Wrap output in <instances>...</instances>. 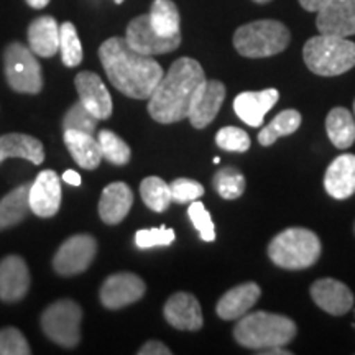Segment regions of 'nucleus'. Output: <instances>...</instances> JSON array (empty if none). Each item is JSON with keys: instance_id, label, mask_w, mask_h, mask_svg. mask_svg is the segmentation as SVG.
I'll use <instances>...</instances> for the list:
<instances>
[{"instance_id": "nucleus-1", "label": "nucleus", "mask_w": 355, "mask_h": 355, "mask_svg": "<svg viewBox=\"0 0 355 355\" xmlns=\"http://www.w3.org/2000/svg\"><path fill=\"white\" fill-rule=\"evenodd\" d=\"M99 58L112 86L130 99H148L165 74L157 60L135 51L121 37L102 43Z\"/></svg>"}, {"instance_id": "nucleus-18", "label": "nucleus", "mask_w": 355, "mask_h": 355, "mask_svg": "<svg viewBox=\"0 0 355 355\" xmlns=\"http://www.w3.org/2000/svg\"><path fill=\"white\" fill-rule=\"evenodd\" d=\"M163 313L166 321L180 331H199L204 324L201 304L191 293L180 291L170 296Z\"/></svg>"}, {"instance_id": "nucleus-19", "label": "nucleus", "mask_w": 355, "mask_h": 355, "mask_svg": "<svg viewBox=\"0 0 355 355\" xmlns=\"http://www.w3.org/2000/svg\"><path fill=\"white\" fill-rule=\"evenodd\" d=\"M279 99L277 89L270 87L259 92H241L234 99V110L242 122L250 127H260L265 115L272 110Z\"/></svg>"}, {"instance_id": "nucleus-23", "label": "nucleus", "mask_w": 355, "mask_h": 355, "mask_svg": "<svg viewBox=\"0 0 355 355\" xmlns=\"http://www.w3.org/2000/svg\"><path fill=\"white\" fill-rule=\"evenodd\" d=\"M28 46L42 58H51L60 51V25L53 17H38L30 24Z\"/></svg>"}, {"instance_id": "nucleus-24", "label": "nucleus", "mask_w": 355, "mask_h": 355, "mask_svg": "<svg viewBox=\"0 0 355 355\" xmlns=\"http://www.w3.org/2000/svg\"><path fill=\"white\" fill-rule=\"evenodd\" d=\"M6 158H25L33 165H42L44 159L43 144L25 133H7L0 137V163Z\"/></svg>"}, {"instance_id": "nucleus-25", "label": "nucleus", "mask_w": 355, "mask_h": 355, "mask_svg": "<svg viewBox=\"0 0 355 355\" xmlns=\"http://www.w3.org/2000/svg\"><path fill=\"white\" fill-rule=\"evenodd\" d=\"M64 144L71 157L84 170H96L101 165V146L94 135L79 130H64Z\"/></svg>"}, {"instance_id": "nucleus-6", "label": "nucleus", "mask_w": 355, "mask_h": 355, "mask_svg": "<svg viewBox=\"0 0 355 355\" xmlns=\"http://www.w3.org/2000/svg\"><path fill=\"white\" fill-rule=\"evenodd\" d=\"M290 38L282 21L257 20L235 30L234 46L245 58H268L285 51Z\"/></svg>"}, {"instance_id": "nucleus-38", "label": "nucleus", "mask_w": 355, "mask_h": 355, "mask_svg": "<svg viewBox=\"0 0 355 355\" xmlns=\"http://www.w3.org/2000/svg\"><path fill=\"white\" fill-rule=\"evenodd\" d=\"M28 343L25 336L15 327H6L0 331V355H30Z\"/></svg>"}, {"instance_id": "nucleus-28", "label": "nucleus", "mask_w": 355, "mask_h": 355, "mask_svg": "<svg viewBox=\"0 0 355 355\" xmlns=\"http://www.w3.org/2000/svg\"><path fill=\"white\" fill-rule=\"evenodd\" d=\"M150 24L159 37L173 38L181 35V19L173 0H153L150 8Z\"/></svg>"}, {"instance_id": "nucleus-44", "label": "nucleus", "mask_w": 355, "mask_h": 355, "mask_svg": "<svg viewBox=\"0 0 355 355\" xmlns=\"http://www.w3.org/2000/svg\"><path fill=\"white\" fill-rule=\"evenodd\" d=\"M50 2H51V0H26V3H28L30 7L38 8V10H40V8L46 7Z\"/></svg>"}, {"instance_id": "nucleus-15", "label": "nucleus", "mask_w": 355, "mask_h": 355, "mask_svg": "<svg viewBox=\"0 0 355 355\" xmlns=\"http://www.w3.org/2000/svg\"><path fill=\"white\" fill-rule=\"evenodd\" d=\"M225 99V86L220 81H207L199 87V91L191 102L189 122L194 128H204L214 121Z\"/></svg>"}, {"instance_id": "nucleus-2", "label": "nucleus", "mask_w": 355, "mask_h": 355, "mask_svg": "<svg viewBox=\"0 0 355 355\" xmlns=\"http://www.w3.org/2000/svg\"><path fill=\"white\" fill-rule=\"evenodd\" d=\"M204 83L206 74L196 60H176L148 97V112L153 121L175 123L188 119L191 102Z\"/></svg>"}, {"instance_id": "nucleus-46", "label": "nucleus", "mask_w": 355, "mask_h": 355, "mask_svg": "<svg viewBox=\"0 0 355 355\" xmlns=\"http://www.w3.org/2000/svg\"><path fill=\"white\" fill-rule=\"evenodd\" d=\"M114 2H115V3H122L123 0H114Z\"/></svg>"}, {"instance_id": "nucleus-7", "label": "nucleus", "mask_w": 355, "mask_h": 355, "mask_svg": "<svg viewBox=\"0 0 355 355\" xmlns=\"http://www.w3.org/2000/svg\"><path fill=\"white\" fill-rule=\"evenodd\" d=\"M8 86L21 94H38L43 89L42 66L30 46L13 42L3 53Z\"/></svg>"}, {"instance_id": "nucleus-14", "label": "nucleus", "mask_w": 355, "mask_h": 355, "mask_svg": "<svg viewBox=\"0 0 355 355\" xmlns=\"http://www.w3.org/2000/svg\"><path fill=\"white\" fill-rule=\"evenodd\" d=\"M30 209L38 217H53L61 206V178L53 170H44L35 178L28 194Z\"/></svg>"}, {"instance_id": "nucleus-17", "label": "nucleus", "mask_w": 355, "mask_h": 355, "mask_svg": "<svg viewBox=\"0 0 355 355\" xmlns=\"http://www.w3.org/2000/svg\"><path fill=\"white\" fill-rule=\"evenodd\" d=\"M30 288V272L19 255H8L0 261V300L17 303L24 300Z\"/></svg>"}, {"instance_id": "nucleus-39", "label": "nucleus", "mask_w": 355, "mask_h": 355, "mask_svg": "<svg viewBox=\"0 0 355 355\" xmlns=\"http://www.w3.org/2000/svg\"><path fill=\"white\" fill-rule=\"evenodd\" d=\"M171 199L175 202L184 204L198 201L204 194V186L198 181L189 180V178H178L170 184Z\"/></svg>"}, {"instance_id": "nucleus-34", "label": "nucleus", "mask_w": 355, "mask_h": 355, "mask_svg": "<svg viewBox=\"0 0 355 355\" xmlns=\"http://www.w3.org/2000/svg\"><path fill=\"white\" fill-rule=\"evenodd\" d=\"M63 128L64 130H79L94 135L97 128V119L89 112V110L84 107L83 102L79 101L68 110V114L64 115Z\"/></svg>"}, {"instance_id": "nucleus-12", "label": "nucleus", "mask_w": 355, "mask_h": 355, "mask_svg": "<svg viewBox=\"0 0 355 355\" xmlns=\"http://www.w3.org/2000/svg\"><path fill=\"white\" fill-rule=\"evenodd\" d=\"M74 84H76L79 101L97 121H105L112 115V97L99 74L91 73V71H81L74 79Z\"/></svg>"}, {"instance_id": "nucleus-3", "label": "nucleus", "mask_w": 355, "mask_h": 355, "mask_svg": "<svg viewBox=\"0 0 355 355\" xmlns=\"http://www.w3.org/2000/svg\"><path fill=\"white\" fill-rule=\"evenodd\" d=\"M296 332L298 327L293 319L266 311L247 313L234 327L235 340L242 347L255 350L283 347L295 339Z\"/></svg>"}, {"instance_id": "nucleus-42", "label": "nucleus", "mask_w": 355, "mask_h": 355, "mask_svg": "<svg viewBox=\"0 0 355 355\" xmlns=\"http://www.w3.org/2000/svg\"><path fill=\"white\" fill-rule=\"evenodd\" d=\"M61 180H64V183H68L71 186L81 184V176H79V173L74 171V170L64 171V175H63V178H61Z\"/></svg>"}, {"instance_id": "nucleus-41", "label": "nucleus", "mask_w": 355, "mask_h": 355, "mask_svg": "<svg viewBox=\"0 0 355 355\" xmlns=\"http://www.w3.org/2000/svg\"><path fill=\"white\" fill-rule=\"evenodd\" d=\"M327 0H300L301 7L304 8V10L308 12H319L321 8L324 7V3H326Z\"/></svg>"}, {"instance_id": "nucleus-21", "label": "nucleus", "mask_w": 355, "mask_h": 355, "mask_svg": "<svg viewBox=\"0 0 355 355\" xmlns=\"http://www.w3.org/2000/svg\"><path fill=\"white\" fill-rule=\"evenodd\" d=\"M324 188L334 199H347L355 193V155L344 153L327 166Z\"/></svg>"}, {"instance_id": "nucleus-31", "label": "nucleus", "mask_w": 355, "mask_h": 355, "mask_svg": "<svg viewBox=\"0 0 355 355\" xmlns=\"http://www.w3.org/2000/svg\"><path fill=\"white\" fill-rule=\"evenodd\" d=\"M212 184H214V189L220 198L227 199V201H234V199L242 196L247 183L241 171L235 170L232 166H227L216 173Z\"/></svg>"}, {"instance_id": "nucleus-45", "label": "nucleus", "mask_w": 355, "mask_h": 355, "mask_svg": "<svg viewBox=\"0 0 355 355\" xmlns=\"http://www.w3.org/2000/svg\"><path fill=\"white\" fill-rule=\"evenodd\" d=\"M254 2H257V3H266V2H270V0H254Z\"/></svg>"}, {"instance_id": "nucleus-16", "label": "nucleus", "mask_w": 355, "mask_h": 355, "mask_svg": "<svg viewBox=\"0 0 355 355\" xmlns=\"http://www.w3.org/2000/svg\"><path fill=\"white\" fill-rule=\"evenodd\" d=\"M311 298L332 316H343L354 306V295L347 285L334 278H322L311 286Z\"/></svg>"}, {"instance_id": "nucleus-8", "label": "nucleus", "mask_w": 355, "mask_h": 355, "mask_svg": "<svg viewBox=\"0 0 355 355\" xmlns=\"http://www.w3.org/2000/svg\"><path fill=\"white\" fill-rule=\"evenodd\" d=\"M83 311L73 300H60L42 314V329L61 347H76L81 340Z\"/></svg>"}, {"instance_id": "nucleus-29", "label": "nucleus", "mask_w": 355, "mask_h": 355, "mask_svg": "<svg viewBox=\"0 0 355 355\" xmlns=\"http://www.w3.org/2000/svg\"><path fill=\"white\" fill-rule=\"evenodd\" d=\"M301 125V114L295 109L282 110L263 130L259 133V141L261 146H270L282 137L291 135L298 130Z\"/></svg>"}, {"instance_id": "nucleus-20", "label": "nucleus", "mask_w": 355, "mask_h": 355, "mask_svg": "<svg viewBox=\"0 0 355 355\" xmlns=\"http://www.w3.org/2000/svg\"><path fill=\"white\" fill-rule=\"evenodd\" d=\"M260 296L261 290L257 283H242V285L229 290L219 300V303L216 306L217 316L224 319V321H237L254 308Z\"/></svg>"}, {"instance_id": "nucleus-33", "label": "nucleus", "mask_w": 355, "mask_h": 355, "mask_svg": "<svg viewBox=\"0 0 355 355\" xmlns=\"http://www.w3.org/2000/svg\"><path fill=\"white\" fill-rule=\"evenodd\" d=\"M60 51L61 60L68 68H76L83 61V46L79 42L78 30L71 21L60 26Z\"/></svg>"}, {"instance_id": "nucleus-37", "label": "nucleus", "mask_w": 355, "mask_h": 355, "mask_svg": "<svg viewBox=\"0 0 355 355\" xmlns=\"http://www.w3.org/2000/svg\"><path fill=\"white\" fill-rule=\"evenodd\" d=\"M188 216L193 225L196 227L199 232V237L204 242H214L216 241V227L214 222H212V217L209 212L206 211L202 202L199 201H193V204L189 206L188 209Z\"/></svg>"}, {"instance_id": "nucleus-43", "label": "nucleus", "mask_w": 355, "mask_h": 355, "mask_svg": "<svg viewBox=\"0 0 355 355\" xmlns=\"http://www.w3.org/2000/svg\"><path fill=\"white\" fill-rule=\"evenodd\" d=\"M259 354H263V355H288L291 352H290V350H285L282 347H272V349H261V350H259Z\"/></svg>"}, {"instance_id": "nucleus-47", "label": "nucleus", "mask_w": 355, "mask_h": 355, "mask_svg": "<svg viewBox=\"0 0 355 355\" xmlns=\"http://www.w3.org/2000/svg\"><path fill=\"white\" fill-rule=\"evenodd\" d=\"M354 112H355V101H354Z\"/></svg>"}, {"instance_id": "nucleus-27", "label": "nucleus", "mask_w": 355, "mask_h": 355, "mask_svg": "<svg viewBox=\"0 0 355 355\" xmlns=\"http://www.w3.org/2000/svg\"><path fill=\"white\" fill-rule=\"evenodd\" d=\"M326 132L337 148H350L355 141L354 115L344 107H334L326 117Z\"/></svg>"}, {"instance_id": "nucleus-4", "label": "nucleus", "mask_w": 355, "mask_h": 355, "mask_svg": "<svg viewBox=\"0 0 355 355\" xmlns=\"http://www.w3.org/2000/svg\"><path fill=\"white\" fill-rule=\"evenodd\" d=\"M303 56L306 66L318 76H339L355 66V43L321 33L306 42Z\"/></svg>"}, {"instance_id": "nucleus-40", "label": "nucleus", "mask_w": 355, "mask_h": 355, "mask_svg": "<svg viewBox=\"0 0 355 355\" xmlns=\"http://www.w3.org/2000/svg\"><path fill=\"white\" fill-rule=\"evenodd\" d=\"M140 355H171V349L159 340H148L144 347L139 350Z\"/></svg>"}, {"instance_id": "nucleus-10", "label": "nucleus", "mask_w": 355, "mask_h": 355, "mask_svg": "<svg viewBox=\"0 0 355 355\" xmlns=\"http://www.w3.org/2000/svg\"><path fill=\"white\" fill-rule=\"evenodd\" d=\"M125 40L133 50L146 56H157L165 55V53H171L181 44V35L180 37L173 38L159 37V35L153 30L152 24H150L148 15L135 17V19L128 24Z\"/></svg>"}, {"instance_id": "nucleus-48", "label": "nucleus", "mask_w": 355, "mask_h": 355, "mask_svg": "<svg viewBox=\"0 0 355 355\" xmlns=\"http://www.w3.org/2000/svg\"><path fill=\"white\" fill-rule=\"evenodd\" d=\"M354 230H355V225H354Z\"/></svg>"}, {"instance_id": "nucleus-30", "label": "nucleus", "mask_w": 355, "mask_h": 355, "mask_svg": "<svg viewBox=\"0 0 355 355\" xmlns=\"http://www.w3.org/2000/svg\"><path fill=\"white\" fill-rule=\"evenodd\" d=\"M140 196L155 212H165L173 201L170 184L158 176H148L141 181Z\"/></svg>"}, {"instance_id": "nucleus-13", "label": "nucleus", "mask_w": 355, "mask_h": 355, "mask_svg": "<svg viewBox=\"0 0 355 355\" xmlns=\"http://www.w3.org/2000/svg\"><path fill=\"white\" fill-rule=\"evenodd\" d=\"M318 30L324 35H355V0H327L316 17Z\"/></svg>"}, {"instance_id": "nucleus-5", "label": "nucleus", "mask_w": 355, "mask_h": 355, "mask_svg": "<svg viewBox=\"0 0 355 355\" xmlns=\"http://www.w3.org/2000/svg\"><path fill=\"white\" fill-rule=\"evenodd\" d=\"M268 257L275 265L285 270H304L321 257V241L313 230L290 227L272 239Z\"/></svg>"}, {"instance_id": "nucleus-9", "label": "nucleus", "mask_w": 355, "mask_h": 355, "mask_svg": "<svg viewBox=\"0 0 355 355\" xmlns=\"http://www.w3.org/2000/svg\"><path fill=\"white\" fill-rule=\"evenodd\" d=\"M96 254L97 242L92 235H73L58 248L55 259H53V266H55L56 273L63 275V277H74V275L86 272L94 261Z\"/></svg>"}, {"instance_id": "nucleus-36", "label": "nucleus", "mask_w": 355, "mask_h": 355, "mask_svg": "<svg viewBox=\"0 0 355 355\" xmlns=\"http://www.w3.org/2000/svg\"><path fill=\"white\" fill-rule=\"evenodd\" d=\"M175 230L168 229L165 225L155 229H140L135 234V243L139 248H153V247H168L175 242Z\"/></svg>"}, {"instance_id": "nucleus-26", "label": "nucleus", "mask_w": 355, "mask_h": 355, "mask_svg": "<svg viewBox=\"0 0 355 355\" xmlns=\"http://www.w3.org/2000/svg\"><path fill=\"white\" fill-rule=\"evenodd\" d=\"M32 183H25L15 188L0 201V230H6L20 224L28 216L30 201L28 194Z\"/></svg>"}, {"instance_id": "nucleus-35", "label": "nucleus", "mask_w": 355, "mask_h": 355, "mask_svg": "<svg viewBox=\"0 0 355 355\" xmlns=\"http://www.w3.org/2000/svg\"><path fill=\"white\" fill-rule=\"evenodd\" d=\"M216 144L225 152L243 153L250 148V137L239 127H224L217 132Z\"/></svg>"}, {"instance_id": "nucleus-32", "label": "nucleus", "mask_w": 355, "mask_h": 355, "mask_svg": "<svg viewBox=\"0 0 355 355\" xmlns=\"http://www.w3.org/2000/svg\"><path fill=\"white\" fill-rule=\"evenodd\" d=\"M97 141H99L102 158L107 159L109 163L123 166L130 162V146H128L117 133L110 130H101L99 137H97Z\"/></svg>"}, {"instance_id": "nucleus-22", "label": "nucleus", "mask_w": 355, "mask_h": 355, "mask_svg": "<svg viewBox=\"0 0 355 355\" xmlns=\"http://www.w3.org/2000/svg\"><path fill=\"white\" fill-rule=\"evenodd\" d=\"M133 194L132 189L125 183L117 181V183L109 184L102 191L99 201V216L101 219L109 225H117L125 219L132 209Z\"/></svg>"}, {"instance_id": "nucleus-11", "label": "nucleus", "mask_w": 355, "mask_h": 355, "mask_svg": "<svg viewBox=\"0 0 355 355\" xmlns=\"http://www.w3.org/2000/svg\"><path fill=\"white\" fill-rule=\"evenodd\" d=\"M145 282L135 273H115L101 288V303L107 309H121L144 298Z\"/></svg>"}]
</instances>
